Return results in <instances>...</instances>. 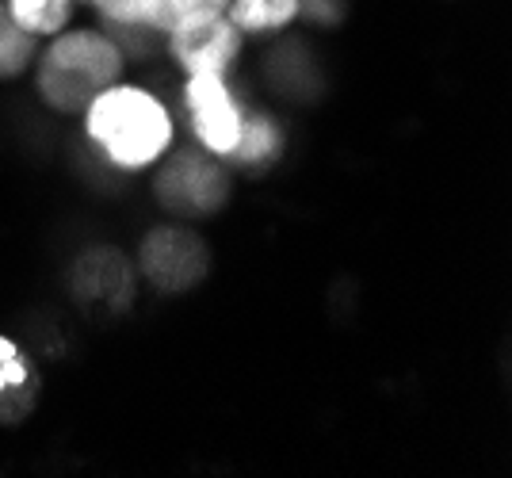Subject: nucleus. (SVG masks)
Segmentation results:
<instances>
[{
	"label": "nucleus",
	"instance_id": "423d86ee",
	"mask_svg": "<svg viewBox=\"0 0 512 478\" xmlns=\"http://www.w3.org/2000/svg\"><path fill=\"white\" fill-rule=\"evenodd\" d=\"M165 50L184 73H230V66L241 54V31L222 16L184 23L165 35Z\"/></svg>",
	"mask_w": 512,
	"mask_h": 478
},
{
	"label": "nucleus",
	"instance_id": "9d476101",
	"mask_svg": "<svg viewBox=\"0 0 512 478\" xmlns=\"http://www.w3.org/2000/svg\"><path fill=\"white\" fill-rule=\"evenodd\" d=\"M302 12V0H230L226 20L234 23L241 35H268L279 31Z\"/></svg>",
	"mask_w": 512,
	"mask_h": 478
},
{
	"label": "nucleus",
	"instance_id": "9b49d317",
	"mask_svg": "<svg viewBox=\"0 0 512 478\" xmlns=\"http://www.w3.org/2000/svg\"><path fill=\"white\" fill-rule=\"evenodd\" d=\"M4 8L35 39H54L73 20V0H4Z\"/></svg>",
	"mask_w": 512,
	"mask_h": 478
},
{
	"label": "nucleus",
	"instance_id": "1a4fd4ad",
	"mask_svg": "<svg viewBox=\"0 0 512 478\" xmlns=\"http://www.w3.org/2000/svg\"><path fill=\"white\" fill-rule=\"evenodd\" d=\"M283 150V131L272 115H245L241 119V134H237V146L230 150L226 165L237 169H260V165H272Z\"/></svg>",
	"mask_w": 512,
	"mask_h": 478
},
{
	"label": "nucleus",
	"instance_id": "7ed1b4c3",
	"mask_svg": "<svg viewBox=\"0 0 512 478\" xmlns=\"http://www.w3.org/2000/svg\"><path fill=\"white\" fill-rule=\"evenodd\" d=\"M161 169L153 176V196L157 207L169 211L180 222L192 218H211L230 203V173L222 165V157L199 150H176L157 161Z\"/></svg>",
	"mask_w": 512,
	"mask_h": 478
},
{
	"label": "nucleus",
	"instance_id": "4468645a",
	"mask_svg": "<svg viewBox=\"0 0 512 478\" xmlns=\"http://www.w3.org/2000/svg\"><path fill=\"white\" fill-rule=\"evenodd\" d=\"M100 8L107 23H138V27H153V12L157 0H88Z\"/></svg>",
	"mask_w": 512,
	"mask_h": 478
},
{
	"label": "nucleus",
	"instance_id": "f8f14e48",
	"mask_svg": "<svg viewBox=\"0 0 512 478\" xmlns=\"http://www.w3.org/2000/svg\"><path fill=\"white\" fill-rule=\"evenodd\" d=\"M35 54H39L35 35H27L20 23L12 20V12L0 4V81H16L20 73H27Z\"/></svg>",
	"mask_w": 512,
	"mask_h": 478
},
{
	"label": "nucleus",
	"instance_id": "0eeeda50",
	"mask_svg": "<svg viewBox=\"0 0 512 478\" xmlns=\"http://www.w3.org/2000/svg\"><path fill=\"white\" fill-rule=\"evenodd\" d=\"M73 295L85 306H100L107 314H119L134 303V264L119 249H88L69 272Z\"/></svg>",
	"mask_w": 512,
	"mask_h": 478
},
{
	"label": "nucleus",
	"instance_id": "ddd939ff",
	"mask_svg": "<svg viewBox=\"0 0 512 478\" xmlns=\"http://www.w3.org/2000/svg\"><path fill=\"white\" fill-rule=\"evenodd\" d=\"M230 0H157V12H153V31L169 35L176 27L195 20H207V16H222Z\"/></svg>",
	"mask_w": 512,
	"mask_h": 478
},
{
	"label": "nucleus",
	"instance_id": "6e6552de",
	"mask_svg": "<svg viewBox=\"0 0 512 478\" xmlns=\"http://www.w3.org/2000/svg\"><path fill=\"white\" fill-rule=\"evenodd\" d=\"M39 375L20 356V348L0 337V425H16L35 410Z\"/></svg>",
	"mask_w": 512,
	"mask_h": 478
},
{
	"label": "nucleus",
	"instance_id": "39448f33",
	"mask_svg": "<svg viewBox=\"0 0 512 478\" xmlns=\"http://www.w3.org/2000/svg\"><path fill=\"white\" fill-rule=\"evenodd\" d=\"M184 108L192 119L195 142L214 157H230L241 134V108L222 73H188L184 81Z\"/></svg>",
	"mask_w": 512,
	"mask_h": 478
},
{
	"label": "nucleus",
	"instance_id": "20e7f679",
	"mask_svg": "<svg viewBox=\"0 0 512 478\" xmlns=\"http://www.w3.org/2000/svg\"><path fill=\"white\" fill-rule=\"evenodd\" d=\"M138 272L153 283L161 295H184L207 280L211 272V249L207 241L184 222H169L150 230L138 245Z\"/></svg>",
	"mask_w": 512,
	"mask_h": 478
},
{
	"label": "nucleus",
	"instance_id": "f257e3e1",
	"mask_svg": "<svg viewBox=\"0 0 512 478\" xmlns=\"http://www.w3.org/2000/svg\"><path fill=\"white\" fill-rule=\"evenodd\" d=\"M85 134L96 150L123 173H142L157 165L172 150V115L169 108L142 85L115 81L104 88L85 111Z\"/></svg>",
	"mask_w": 512,
	"mask_h": 478
},
{
	"label": "nucleus",
	"instance_id": "f03ea898",
	"mask_svg": "<svg viewBox=\"0 0 512 478\" xmlns=\"http://www.w3.org/2000/svg\"><path fill=\"white\" fill-rule=\"evenodd\" d=\"M115 81H123V50L104 31H58L35 69V88L50 111H81Z\"/></svg>",
	"mask_w": 512,
	"mask_h": 478
}]
</instances>
